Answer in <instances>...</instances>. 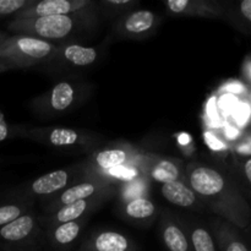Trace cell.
<instances>
[{
	"label": "cell",
	"mask_w": 251,
	"mask_h": 251,
	"mask_svg": "<svg viewBox=\"0 0 251 251\" xmlns=\"http://www.w3.org/2000/svg\"><path fill=\"white\" fill-rule=\"evenodd\" d=\"M7 37H9V34L5 33V32H2V31H0V46H1L2 42H4Z\"/></svg>",
	"instance_id": "cell-30"
},
{
	"label": "cell",
	"mask_w": 251,
	"mask_h": 251,
	"mask_svg": "<svg viewBox=\"0 0 251 251\" xmlns=\"http://www.w3.org/2000/svg\"><path fill=\"white\" fill-rule=\"evenodd\" d=\"M185 176L203 207L237 228L249 226L251 207L234 179L210 164L191 162Z\"/></svg>",
	"instance_id": "cell-1"
},
{
	"label": "cell",
	"mask_w": 251,
	"mask_h": 251,
	"mask_svg": "<svg viewBox=\"0 0 251 251\" xmlns=\"http://www.w3.org/2000/svg\"><path fill=\"white\" fill-rule=\"evenodd\" d=\"M9 70H11V68H10L7 64H5L2 60H0V73H4V71H9Z\"/></svg>",
	"instance_id": "cell-29"
},
{
	"label": "cell",
	"mask_w": 251,
	"mask_h": 251,
	"mask_svg": "<svg viewBox=\"0 0 251 251\" xmlns=\"http://www.w3.org/2000/svg\"><path fill=\"white\" fill-rule=\"evenodd\" d=\"M161 22V17L151 10H132L115 20L110 36L117 39L141 41L152 36Z\"/></svg>",
	"instance_id": "cell-10"
},
{
	"label": "cell",
	"mask_w": 251,
	"mask_h": 251,
	"mask_svg": "<svg viewBox=\"0 0 251 251\" xmlns=\"http://www.w3.org/2000/svg\"><path fill=\"white\" fill-rule=\"evenodd\" d=\"M161 194L169 203L191 211H203L202 202L199 200L195 191L189 185L188 180H176L161 185Z\"/></svg>",
	"instance_id": "cell-21"
},
{
	"label": "cell",
	"mask_w": 251,
	"mask_h": 251,
	"mask_svg": "<svg viewBox=\"0 0 251 251\" xmlns=\"http://www.w3.org/2000/svg\"><path fill=\"white\" fill-rule=\"evenodd\" d=\"M139 169L142 178L150 183H158L161 185L186 179L184 162L176 157L145 152L140 161Z\"/></svg>",
	"instance_id": "cell-11"
},
{
	"label": "cell",
	"mask_w": 251,
	"mask_h": 251,
	"mask_svg": "<svg viewBox=\"0 0 251 251\" xmlns=\"http://www.w3.org/2000/svg\"><path fill=\"white\" fill-rule=\"evenodd\" d=\"M119 213L130 222L149 227L158 216V206L147 195H124L119 198Z\"/></svg>",
	"instance_id": "cell-16"
},
{
	"label": "cell",
	"mask_w": 251,
	"mask_h": 251,
	"mask_svg": "<svg viewBox=\"0 0 251 251\" xmlns=\"http://www.w3.org/2000/svg\"><path fill=\"white\" fill-rule=\"evenodd\" d=\"M238 14L251 28V0H243L238 5Z\"/></svg>",
	"instance_id": "cell-28"
},
{
	"label": "cell",
	"mask_w": 251,
	"mask_h": 251,
	"mask_svg": "<svg viewBox=\"0 0 251 251\" xmlns=\"http://www.w3.org/2000/svg\"><path fill=\"white\" fill-rule=\"evenodd\" d=\"M75 251H140L129 235L112 229L93 230L80 242Z\"/></svg>",
	"instance_id": "cell-13"
},
{
	"label": "cell",
	"mask_w": 251,
	"mask_h": 251,
	"mask_svg": "<svg viewBox=\"0 0 251 251\" xmlns=\"http://www.w3.org/2000/svg\"><path fill=\"white\" fill-rule=\"evenodd\" d=\"M119 189L120 185L104 178L87 176V178L81 179L77 183L70 185L69 188L64 189L63 191L51 196L48 200L41 202L42 210H43L42 215H49L63 206L76 202V201L86 200V199L97 198V196L112 198Z\"/></svg>",
	"instance_id": "cell-9"
},
{
	"label": "cell",
	"mask_w": 251,
	"mask_h": 251,
	"mask_svg": "<svg viewBox=\"0 0 251 251\" xmlns=\"http://www.w3.org/2000/svg\"><path fill=\"white\" fill-rule=\"evenodd\" d=\"M46 232L36 211L0 228V251H42Z\"/></svg>",
	"instance_id": "cell-8"
},
{
	"label": "cell",
	"mask_w": 251,
	"mask_h": 251,
	"mask_svg": "<svg viewBox=\"0 0 251 251\" xmlns=\"http://www.w3.org/2000/svg\"><path fill=\"white\" fill-rule=\"evenodd\" d=\"M210 225L218 251H251V247L235 226L218 217L211 220Z\"/></svg>",
	"instance_id": "cell-20"
},
{
	"label": "cell",
	"mask_w": 251,
	"mask_h": 251,
	"mask_svg": "<svg viewBox=\"0 0 251 251\" xmlns=\"http://www.w3.org/2000/svg\"><path fill=\"white\" fill-rule=\"evenodd\" d=\"M97 11L76 15H55V16L12 19L7 24V31L14 34H25L47 42L63 41L78 29L85 28L97 20Z\"/></svg>",
	"instance_id": "cell-3"
},
{
	"label": "cell",
	"mask_w": 251,
	"mask_h": 251,
	"mask_svg": "<svg viewBox=\"0 0 251 251\" xmlns=\"http://www.w3.org/2000/svg\"><path fill=\"white\" fill-rule=\"evenodd\" d=\"M33 1L34 0H0V20L15 16Z\"/></svg>",
	"instance_id": "cell-25"
},
{
	"label": "cell",
	"mask_w": 251,
	"mask_h": 251,
	"mask_svg": "<svg viewBox=\"0 0 251 251\" xmlns=\"http://www.w3.org/2000/svg\"><path fill=\"white\" fill-rule=\"evenodd\" d=\"M34 205L36 201L15 200L9 196H4L2 202H0V228L33 211Z\"/></svg>",
	"instance_id": "cell-23"
},
{
	"label": "cell",
	"mask_w": 251,
	"mask_h": 251,
	"mask_svg": "<svg viewBox=\"0 0 251 251\" xmlns=\"http://www.w3.org/2000/svg\"><path fill=\"white\" fill-rule=\"evenodd\" d=\"M87 176L82 163L80 162L75 166L56 169V171L43 174L34 180L28 181V183L11 190L10 193H7L6 196L15 199V200L24 201H34V199H38L41 202H43L51 196L63 191L64 189L69 188L70 185L77 183L81 179L87 178Z\"/></svg>",
	"instance_id": "cell-7"
},
{
	"label": "cell",
	"mask_w": 251,
	"mask_h": 251,
	"mask_svg": "<svg viewBox=\"0 0 251 251\" xmlns=\"http://www.w3.org/2000/svg\"><path fill=\"white\" fill-rule=\"evenodd\" d=\"M100 58L98 48L82 46L80 43H61L58 46L55 56L49 65L63 68L85 69L92 66Z\"/></svg>",
	"instance_id": "cell-18"
},
{
	"label": "cell",
	"mask_w": 251,
	"mask_h": 251,
	"mask_svg": "<svg viewBox=\"0 0 251 251\" xmlns=\"http://www.w3.org/2000/svg\"><path fill=\"white\" fill-rule=\"evenodd\" d=\"M25 125H12L0 119V142L10 139H19L24 134Z\"/></svg>",
	"instance_id": "cell-26"
},
{
	"label": "cell",
	"mask_w": 251,
	"mask_h": 251,
	"mask_svg": "<svg viewBox=\"0 0 251 251\" xmlns=\"http://www.w3.org/2000/svg\"><path fill=\"white\" fill-rule=\"evenodd\" d=\"M22 139L68 153H91L104 141L102 135L69 126H25Z\"/></svg>",
	"instance_id": "cell-4"
},
{
	"label": "cell",
	"mask_w": 251,
	"mask_h": 251,
	"mask_svg": "<svg viewBox=\"0 0 251 251\" xmlns=\"http://www.w3.org/2000/svg\"><path fill=\"white\" fill-rule=\"evenodd\" d=\"M248 78H249L251 82V61H249V64H248Z\"/></svg>",
	"instance_id": "cell-31"
},
{
	"label": "cell",
	"mask_w": 251,
	"mask_h": 251,
	"mask_svg": "<svg viewBox=\"0 0 251 251\" xmlns=\"http://www.w3.org/2000/svg\"><path fill=\"white\" fill-rule=\"evenodd\" d=\"M139 5L137 0H100L97 2L98 11L107 19H119L123 15L135 10Z\"/></svg>",
	"instance_id": "cell-24"
},
{
	"label": "cell",
	"mask_w": 251,
	"mask_h": 251,
	"mask_svg": "<svg viewBox=\"0 0 251 251\" xmlns=\"http://www.w3.org/2000/svg\"><path fill=\"white\" fill-rule=\"evenodd\" d=\"M109 199V196H97V198L76 201V202L63 206L49 215H39V220L43 228H47L61 225V223L73 222L81 218H88Z\"/></svg>",
	"instance_id": "cell-14"
},
{
	"label": "cell",
	"mask_w": 251,
	"mask_h": 251,
	"mask_svg": "<svg viewBox=\"0 0 251 251\" xmlns=\"http://www.w3.org/2000/svg\"><path fill=\"white\" fill-rule=\"evenodd\" d=\"M145 152L127 142H117L88 153L83 159V169L88 176H100L122 185L142 178L139 164Z\"/></svg>",
	"instance_id": "cell-2"
},
{
	"label": "cell",
	"mask_w": 251,
	"mask_h": 251,
	"mask_svg": "<svg viewBox=\"0 0 251 251\" xmlns=\"http://www.w3.org/2000/svg\"><path fill=\"white\" fill-rule=\"evenodd\" d=\"M88 86L78 81L63 80L29 102L31 112L39 119H54L76 109L86 98Z\"/></svg>",
	"instance_id": "cell-6"
},
{
	"label": "cell",
	"mask_w": 251,
	"mask_h": 251,
	"mask_svg": "<svg viewBox=\"0 0 251 251\" xmlns=\"http://www.w3.org/2000/svg\"><path fill=\"white\" fill-rule=\"evenodd\" d=\"M167 14L172 16L226 19L227 10L216 0H168L164 2Z\"/></svg>",
	"instance_id": "cell-15"
},
{
	"label": "cell",
	"mask_w": 251,
	"mask_h": 251,
	"mask_svg": "<svg viewBox=\"0 0 251 251\" xmlns=\"http://www.w3.org/2000/svg\"><path fill=\"white\" fill-rule=\"evenodd\" d=\"M87 218L44 228L46 247L51 251H71L80 244Z\"/></svg>",
	"instance_id": "cell-17"
},
{
	"label": "cell",
	"mask_w": 251,
	"mask_h": 251,
	"mask_svg": "<svg viewBox=\"0 0 251 251\" xmlns=\"http://www.w3.org/2000/svg\"><path fill=\"white\" fill-rule=\"evenodd\" d=\"M58 44L25 34L9 36L0 46V60L12 69L49 65L55 56Z\"/></svg>",
	"instance_id": "cell-5"
},
{
	"label": "cell",
	"mask_w": 251,
	"mask_h": 251,
	"mask_svg": "<svg viewBox=\"0 0 251 251\" xmlns=\"http://www.w3.org/2000/svg\"><path fill=\"white\" fill-rule=\"evenodd\" d=\"M193 251H218L217 243L210 228L202 223L191 222L184 226Z\"/></svg>",
	"instance_id": "cell-22"
},
{
	"label": "cell",
	"mask_w": 251,
	"mask_h": 251,
	"mask_svg": "<svg viewBox=\"0 0 251 251\" xmlns=\"http://www.w3.org/2000/svg\"><path fill=\"white\" fill-rule=\"evenodd\" d=\"M159 237L167 251H193L185 228L172 213L162 215Z\"/></svg>",
	"instance_id": "cell-19"
},
{
	"label": "cell",
	"mask_w": 251,
	"mask_h": 251,
	"mask_svg": "<svg viewBox=\"0 0 251 251\" xmlns=\"http://www.w3.org/2000/svg\"><path fill=\"white\" fill-rule=\"evenodd\" d=\"M97 2L92 0H34L26 9L17 12L12 19L55 16V15H76L97 11Z\"/></svg>",
	"instance_id": "cell-12"
},
{
	"label": "cell",
	"mask_w": 251,
	"mask_h": 251,
	"mask_svg": "<svg viewBox=\"0 0 251 251\" xmlns=\"http://www.w3.org/2000/svg\"><path fill=\"white\" fill-rule=\"evenodd\" d=\"M240 174H242V179L247 186V190L251 194V156L248 157L240 166Z\"/></svg>",
	"instance_id": "cell-27"
}]
</instances>
